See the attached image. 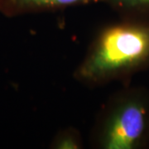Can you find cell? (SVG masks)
Returning a JSON list of instances; mask_svg holds the SVG:
<instances>
[{"label": "cell", "mask_w": 149, "mask_h": 149, "mask_svg": "<svg viewBox=\"0 0 149 149\" xmlns=\"http://www.w3.org/2000/svg\"><path fill=\"white\" fill-rule=\"evenodd\" d=\"M120 18L149 19V0H102Z\"/></svg>", "instance_id": "277c9868"}, {"label": "cell", "mask_w": 149, "mask_h": 149, "mask_svg": "<svg viewBox=\"0 0 149 149\" xmlns=\"http://www.w3.org/2000/svg\"><path fill=\"white\" fill-rule=\"evenodd\" d=\"M102 0H0V13L7 17L62 10Z\"/></svg>", "instance_id": "3957f363"}, {"label": "cell", "mask_w": 149, "mask_h": 149, "mask_svg": "<svg viewBox=\"0 0 149 149\" xmlns=\"http://www.w3.org/2000/svg\"><path fill=\"white\" fill-rule=\"evenodd\" d=\"M84 140L78 128L73 126L60 129L52 139L48 148L51 149H82Z\"/></svg>", "instance_id": "5b68a950"}, {"label": "cell", "mask_w": 149, "mask_h": 149, "mask_svg": "<svg viewBox=\"0 0 149 149\" xmlns=\"http://www.w3.org/2000/svg\"><path fill=\"white\" fill-rule=\"evenodd\" d=\"M90 145L95 149L148 148V88L128 84L112 94L96 115Z\"/></svg>", "instance_id": "7a4b0ae2"}, {"label": "cell", "mask_w": 149, "mask_h": 149, "mask_svg": "<svg viewBox=\"0 0 149 149\" xmlns=\"http://www.w3.org/2000/svg\"><path fill=\"white\" fill-rule=\"evenodd\" d=\"M148 69L149 19L119 17L97 31L73 78L91 89L113 82L124 85Z\"/></svg>", "instance_id": "6da1fadb"}]
</instances>
